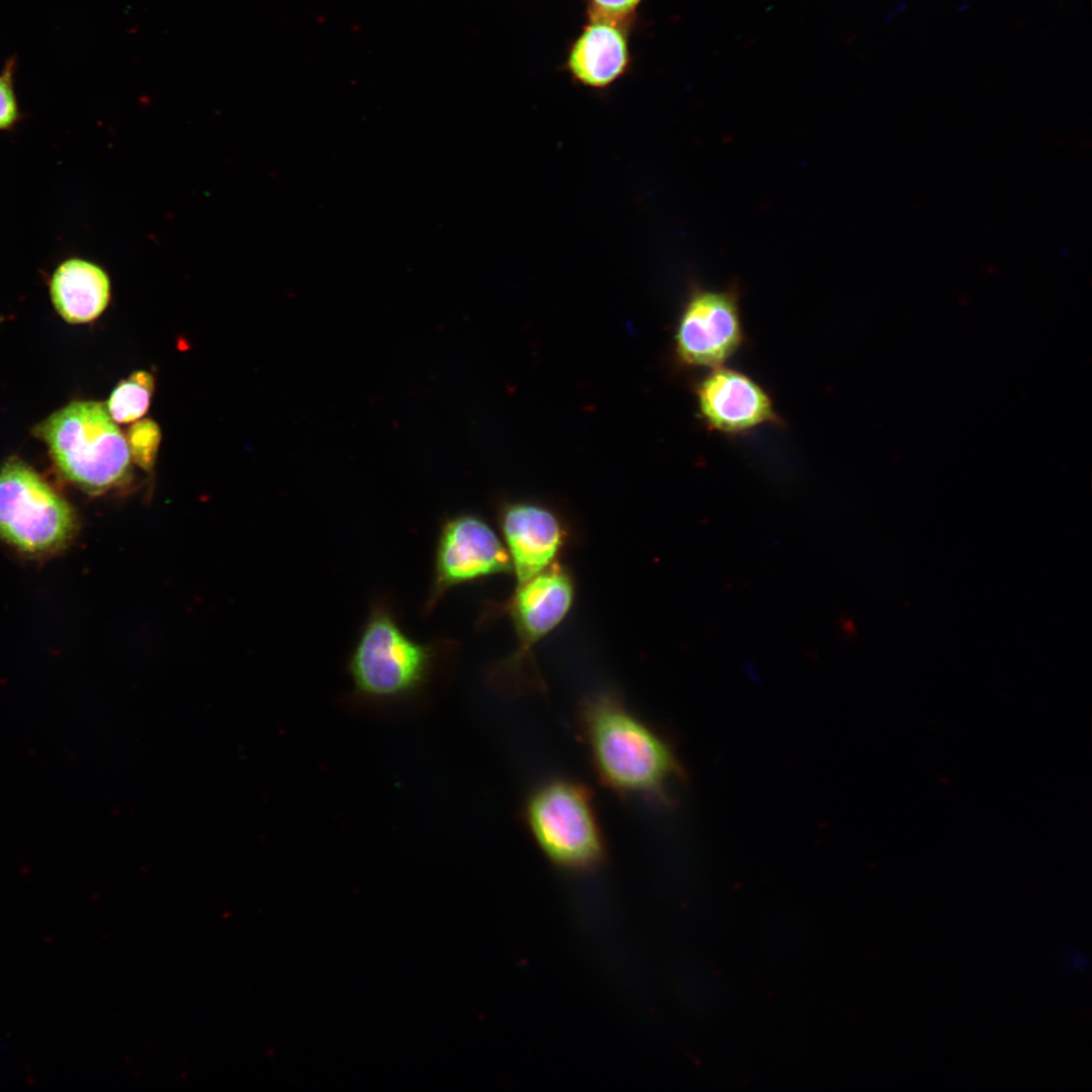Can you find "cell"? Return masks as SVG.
<instances>
[{"label": "cell", "instance_id": "cell-10", "mask_svg": "<svg viewBox=\"0 0 1092 1092\" xmlns=\"http://www.w3.org/2000/svg\"><path fill=\"white\" fill-rule=\"evenodd\" d=\"M497 521L517 584L557 562L567 535L553 510L534 503H507L499 507Z\"/></svg>", "mask_w": 1092, "mask_h": 1092}, {"label": "cell", "instance_id": "cell-16", "mask_svg": "<svg viewBox=\"0 0 1092 1092\" xmlns=\"http://www.w3.org/2000/svg\"><path fill=\"white\" fill-rule=\"evenodd\" d=\"M639 0H595L597 5L605 12L613 15H621L629 12Z\"/></svg>", "mask_w": 1092, "mask_h": 1092}, {"label": "cell", "instance_id": "cell-14", "mask_svg": "<svg viewBox=\"0 0 1092 1092\" xmlns=\"http://www.w3.org/2000/svg\"><path fill=\"white\" fill-rule=\"evenodd\" d=\"M161 441L159 426L152 420L134 423L127 432L130 458L143 469L153 468Z\"/></svg>", "mask_w": 1092, "mask_h": 1092}, {"label": "cell", "instance_id": "cell-13", "mask_svg": "<svg viewBox=\"0 0 1092 1092\" xmlns=\"http://www.w3.org/2000/svg\"><path fill=\"white\" fill-rule=\"evenodd\" d=\"M154 390V378L147 371H135L114 388L106 404L112 420L125 424L148 411Z\"/></svg>", "mask_w": 1092, "mask_h": 1092}, {"label": "cell", "instance_id": "cell-7", "mask_svg": "<svg viewBox=\"0 0 1092 1092\" xmlns=\"http://www.w3.org/2000/svg\"><path fill=\"white\" fill-rule=\"evenodd\" d=\"M507 573H512L507 547L483 518L472 513L447 516L439 527L423 615L430 614L457 585Z\"/></svg>", "mask_w": 1092, "mask_h": 1092}, {"label": "cell", "instance_id": "cell-2", "mask_svg": "<svg viewBox=\"0 0 1092 1092\" xmlns=\"http://www.w3.org/2000/svg\"><path fill=\"white\" fill-rule=\"evenodd\" d=\"M451 640L423 643L401 627L387 598L373 599L369 614L349 656L352 696L374 703L396 702L420 694L433 679Z\"/></svg>", "mask_w": 1092, "mask_h": 1092}, {"label": "cell", "instance_id": "cell-3", "mask_svg": "<svg viewBox=\"0 0 1092 1092\" xmlns=\"http://www.w3.org/2000/svg\"><path fill=\"white\" fill-rule=\"evenodd\" d=\"M64 479L89 494H100L130 477L126 439L106 404L78 400L34 428Z\"/></svg>", "mask_w": 1092, "mask_h": 1092}, {"label": "cell", "instance_id": "cell-1", "mask_svg": "<svg viewBox=\"0 0 1092 1092\" xmlns=\"http://www.w3.org/2000/svg\"><path fill=\"white\" fill-rule=\"evenodd\" d=\"M579 729L600 781L615 793L656 804L671 802L684 770L668 741L632 712L614 691L587 696Z\"/></svg>", "mask_w": 1092, "mask_h": 1092}, {"label": "cell", "instance_id": "cell-15", "mask_svg": "<svg viewBox=\"0 0 1092 1092\" xmlns=\"http://www.w3.org/2000/svg\"><path fill=\"white\" fill-rule=\"evenodd\" d=\"M14 67L11 59L0 74V131L14 129L23 117L14 89Z\"/></svg>", "mask_w": 1092, "mask_h": 1092}, {"label": "cell", "instance_id": "cell-11", "mask_svg": "<svg viewBox=\"0 0 1092 1092\" xmlns=\"http://www.w3.org/2000/svg\"><path fill=\"white\" fill-rule=\"evenodd\" d=\"M50 296L58 313L70 324L89 323L98 317L110 300L107 272L97 263L70 257L53 271Z\"/></svg>", "mask_w": 1092, "mask_h": 1092}, {"label": "cell", "instance_id": "cell-4", "mask_svg": "<svg viewBox=\"0 0 1092 1092\" xmlns=\"http://www.w3.org/2000/svg\"><path fill=\"white\" fill-rule=\"evenodd\" d=\"M574 593L571 574L559 562H555L531 579L517 584L509 600L485 603L479 623L508 615L518 640V646L511 655L487 670L486 682L490 688L510 696L545 688L535 661L534 648L567 616Z\"/></svg>", "mask_w": 1092, "mask_h": 1092}, {"label": "cell", "instance_id": "cell-8", "mask_svg": "<svg viewBox=\"0 0 1092 1092\" xmlns=\"http://www.w3.org/2000/svg\"><path fill=\"white\" fill-rule=\"evenodd\" d=\"M743 341L735 290L697 291L689 300L675 336L682 362L715 368L736 352Z\"/></svg>", "mask_w": 1092, "mask_h": 1092}, {"label": "cell", "instance_id": "cell-9", "mask_svg": "<svg viewBox=\"0 0 1092 1092\" xmlns=\"http://www.w3.org/2000/svg\"><path fill=\"white\" fill-rule=\"evenodd\" d=\"M696 393L700 414L712 430L734 435L780 423L768 393L740 371L712 368L698 384Z\"/></svg>", "mask_w": 1092, "mask_h": 1092}, {"label": "cell", "instance_id": "cell-17", "mask_svg": "<svg viewBox=\"0 0 1092 1092\" xmlns=\"http://www.w3.org/2000/svg\"><path fill=\"white\" fill-rule=\"evenodd\" d=\"M1066 963L1074 970H1084L1088 964L1081 953L1076 952H1069Z\"/></svg>", "mask_w": 1092, "mask_h": 1092}, {"label": "cell", "instance_id": "cell-6", "mask_svg": "<svg viewBox=\"0 0 1092 1092\" xmlns=\"http://www.w3.org/2000/svg\"><path fill=\"white\" fill-rule=\"evenodd\" d=\"M70 504L33 468L12 458L0 468V541L31 557L65 549L77 533Z\"/></svg>", "mask_w": 1092, "mask_h": 1092}, {"label": "cell", "instance_id": "cell-5", "mask_svg": "<svg viewBox=\"0 0 1092 1092\" xmlns=\"http://www.w3.org/2000/svg\"><path fill=\"white\" fill-rule=\"evenodd\" d=\"M526 825L544 855L556 867L590 872L606 858V841L589 790L558 778L539 785L524 809Z\"/></svg>", "mask_w": 1092, "mask_h": 1092}, {"label": "cell", "instance_id": "cell-12", "mask_svg": "<svg viewBox=\"0 0 1092 1092\" xmlns=\"http://www.w3.org/2000/svg\"><path fill=\"white\" fill-rule=\"evenodd\" d=\"M626 61V42L619 30L609 24L596 23L575 43L569 66L583 83L603 86L622 72Z\"/></svg>", "mask_w": 1092, "mask_h": 1092}]
</instances>
